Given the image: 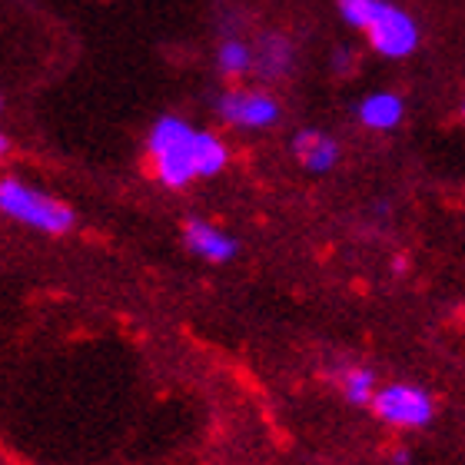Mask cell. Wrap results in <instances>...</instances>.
<instances>
[{
	"mask_svg": "<svg viewBox=\"0 0 465 465\" xmlns=\"http://www.w3.org/2000/svg\"><path fill=\"white\" fill-rule=\"evenodd\" d=\"M200 134L183 116L166 114L150 126L146 153L153 160L156 180L170 190H183L200 176Z\"/></svg>",
	"mask_w": 465,
	"mask_h": 465,
	"instance_id": "obj_1",
	"label": "cell"
},
{
	"mask_svg": "<svg viewBox=\"0 0 465 465\" xmlns=\"http://www.w3.org/2000/svg\"><path fill=\"white\" fill-rule=\"evenodd\" d=\"M0 213L30 230L50 232V236H64L77 226V213L67 203H60L54 196L40 193L27 186L17 176H4L0 180Z\"/></svg>",
	"mask_w": 465,
	"mask_h": 465,
	"instance_id": "obj_2",
	"label": "cell"
},
{
	"mask_svg": "<svg viewBox=\"0 0 465 465\" xmlns=\"http://www.w3.org/2000/svg\"><path fill=\"white\" fill-rule=\"evenodd\" d=\"M362 34H366L369 47L386 60L412 57L419 50V40H422L416 17L399 7V4H392V0H376V7L369 14Z\"/></svg>",
	"mask_w": 465,
	"mask_h": 465,
	"instance_id": "obj_3",
	"label": "cell"
},
{
	"mask_svg": "<svg viewBox=\"0 0 465 465\" xmlns=\"http://www.w3.org/2000/svg\"><path fill=\"white\" fill-rule=\"evenodd\" d=\"M372 412H376V419L389 422V426L419 429V426H429V419H432L436 406H432V399H429L426 389L396 382V386L376 389V396H372Z\"/></svg>",
	"mask_w": 465,
	"mask_h": 465,
	"instance_id": "obj_4",
	"label": "cell"
},
{
	"mask_svg": "<svg viewBox=\"0 0 465 465\" xmlns=\"http://www.w3.org/2000/svg\"><path fill=\"white\" fill-rule=\"evenodd\" d=\"M216 116L240 130H266L280 124L282 107L266 90H226L216 100Z\"/></svg>",
	"mask_w": 465,
	"mask_h": 465,
	"instance_id": "obj_5",
	"label": "cell"
},
{
	"mask_svg": "<svg viewBox=\"0 0 465 465\" xmlns=\"http://www.w3.org/2000/svg\"><path fill=\"white\" fill-rule=\"evenodd\" d=\"M183 240H186V246H190V252H196L200 260H210V262H226L240 250V242L232 240L230 232H223L213 223H206L200 216H190L183 223Z\"/></svg>",
	"mask_w": 465,
	"mask_h": 465,
	"instance_id": "obj_6",
	"label": "cell"
},
{
	"mask_svg": "<svg viewBox=\"0 0 465 465\" xmlns=\"http://www.w3.org/2000/svg\"><path fill=\"white\" fill-rule=\"evenodd\" d=\"M292 153L310 173H330L340 163V143L322 130H300L292 136Z\"/></svg>",
	"mask_w": 465,
	"mask_h": 465,
	"instance_id": "obj_7",
	"label": "cell"
},
{
	"mask_svg": "<svg viewBox=\"0 0 465 465\" xmlns=\"http://www.w3.org/2000/svg\"><path fill=\"white\" fill-rule=\"evenodd\" d=\"M356 116L359 124L369 126V130H392V126L402 124L406 104L392 90H376V94H366V97L359 100Z\"/></svg>",
	"mask_w": 465,
	"mask_h": 465,
	"instance_id": "obj_8",
	"label": "cell"
},
{
	"mask_svg": "<svg viewBox=\"0 0 465 465\" xmlns=\"http://www.w3.org/2000/svg\"><path fill=\"white\" fill-rule=\"evenodd\" d=\"M292 67V47L286 37H262L260 50H256V70H260L266 80L286 77Z\"/></svg>",
	"mask_w": 465,
	"mask_h": 465,
	"instance_id": "obj_9",
	"label": "cell"
},
{
	"mask_svg": "<svg viewBox=\"0 0 465 465\" xmlns=\"http://www.w3.org/2000/svg\"><path fill=\"white\" fill-rule=\"evenodd\" d=\"M216 67L223 77H242L256 67V50L240 37H226L216 50Z\"/></svg>",
	"mask_w": 465,
	"mask_h": 465,
	"instance_id": "obj_10",
	"label": "cell"
},
{
	"mask_svg": "<svg viewBox=\"0 0 465 465\" xmlns=\"http://www.w3.org/2000/svg\"><path fill=\"white\" fill-rule=\"evenodd\" d=\"M342 392H346L349 402L356 406H372V396H376V376L362 366H349L342 372Z\"/></svg>",
	"mask_w": 465,
	"mask_h": 465,
	"instance_id": "obj_11",
	"label": "cell"
},
{
	"mask_svg": "<svg viewBox=\"0 0 465 465\" xmlns=\"http://www.w3.org/2000/svg\"><path fill=\"white\" fill-rule=\"evenodd\" d=\"M376 7V0H336V10H340V17L346 27L352 30H362L366 27L369 14Z\"/></svg>",
	"mask_w": 465,
	"mask_h": 465,
	"instance_id": "obj_12",
	"label": "cell"
},
{
	"mask_svg": "<svg viewBox=\"0 0 465 465\" xmlns=\"http://www.w3.org/2000/svg\"><path fill=\"white\" fill-rule=\"evenodd\" d=\"M7 150H10V143H7V136H4V134H0V156H4V153H7Z\"/></svg>",
	"mask_w": 465,
	"mask_h": 465,
	"instance_id": "obj_13",
	"label": "cell"
},
{
	"mask_svg": "<svg viewBox=\"0 0 465 465\" xmlns=\"http://www.w3.org/2000/svg\"><path fill=\"white\" fill-rule=\"evenodd\" d=\"M0 110H4V97H0Z\"/></svg>",
	"mask_w": 465,
	"mask_h": 465,
	"instance_id": "obj_14",
	"label": "cell"
},
{
	"mask_svg": "<svg viewBox=\"0 0 465 465\" xmlns=\"http://www.w3.org/2000/svg\"><path fill=\"white\" fill-rule=\"evenodd\" d=\"M462 120H465V104H462Z\"/></svg>",
	"mask_w": 465,
	"mask_h": 465,
	"instance_id": "obj_15",
	"label": "cell"
}]
</instances>
